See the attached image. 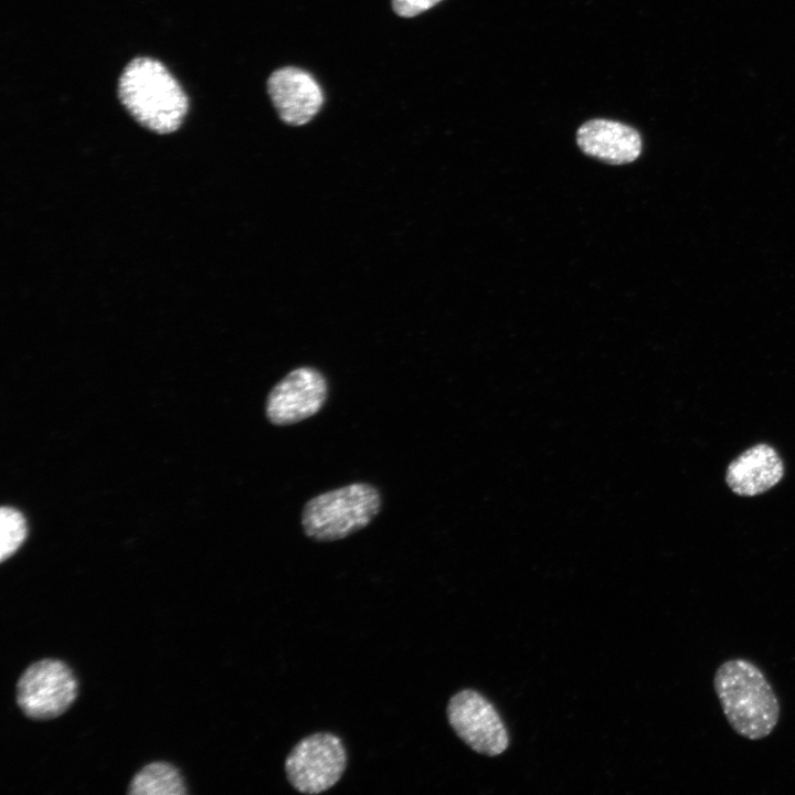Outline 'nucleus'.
Wrapping results in <instances>:
<instances>
[{"instance_id":"nucleus-13","label":"nucleus","mask_w":795,"mask_h":795,"mask_svg":"<svg viewBox=\"0 0 795 795\" xmlns=\"http://www.w3.org/2000/svg\"><path fill=\"white\" fill-rule=\"evenodd\" d=\"M442 0H392L394 12L403 18H412L433 8Z\"/></svg>"},{"instance_id":"nucleus-7","label":"nucleus","mask_w":795,"mask_h":795,"mask_svg":"<svg viewBox=\"0 0 795 795\" xmlns=\"http://www.w3.org/2000/svg\"><path fill=\"white\" fill-rule=\"evenodd\" d=\"M328 381L312 367L289 371L268 392L265 415L276 426L305 421L317 414L328 399Z\"/></svg>"},{"instance_id":"nucleus-8","label":"nucleus","mask_w":795,"mask_h":795,"mask_svg":"<svg viewBox=\"0 0 795 795\" xmlns=\"http://www.w3.org/2000/svg\"><path fill=\"white\" fill-rule=\"evenodd\" d=\"M267 93L280 119L300 126L314 118L324 104L322 91L305 70L285 66L267 80Z\"/></svg>"},{"instance_id":"nucleus-2","label":"nucleus","mask_w":795,"mask_h":795,"mask_svg":"<svg viewBox=\"0 0 795 795\" xmlns=\"http://www.w3.org/2000/svg\"><path fill=\"white\" fill-rule=\"evenodd\" d=\"M713 688L728 723L738 735L757 741L774 731L780 720V701L754 662L744 658L722 662L714 672Z\"/></svg>"},{"instance_id":"nucleus-6","label":"nucleus","mask_w":795,"mask_h":795,"mask_svg":"<svg viewBox=\"0 0 795 795\" xmlns=\"http://www.w3.org/2000/svg\"><path fill=\"white\" fill-rule=\"evenodd\" d=\"M447 718L455 733L477 753L496 756L509 745L499 713L475 690L465 689L454 695L447 706Z\"/></svg>"},{"instance_id":"nucleus-1","label":"nucleus","mask_w":795,"mask_h":795,"mask_svg":"<svg viewBox=\"0 0 795 795\" xmlns=\"http://www.w3.org/2000/svg\"><path fill=\"white\" fill-rule=\"evenodd\" d=\"M117 96L140 126L156 134L178 130L189 110L188 95L178 80L149 56L135 57L125 66Z\"/></svg>"},{"instance_id":"nucleus-3","label":"nucleus","mask_w":795,"mask_h":795,"mask_svg":"<svg viewBox=\"0 0 795 795\" xmlns=\"http://www.w3.org/2000/svg\"><path fill=\"white\" fill-rule=\"evenodd\" d=\"M382 508L380 490L352 483L309 499L300 516L304 533L318 542L344 539L368 527Z\"/></svg>"},{"instance_id":"nucleus-11","label":"nucleus","mask_w":795,"mask_h":795,"mask_svg":"<svg viewBox=\"0 0 795 795\" xmlns=\"http://www.w3.org/2000/svg\"><path fill=\"white\" fill-rule=\"evenodd\" d=\"M128 793L132 795H183L187 794V788L178 768L166 762H152L132 777Z\"/></svg>"},{"instance_id":"nucleus-9","label":"nucleus","mask_w":795,"mask_h":795,"mask_svg":"<svg viewBox=\"0 0 795 795\" xmlns=\"http://www.w3.org/2000/svg\"><path fill=\"white\" fill-rule=\"evenodd\" d=\"M580 149L610 165H624L638 158L642 138L633 127L608 119H591L576 132Z\"/></svg>"},{"instance_id":"nucleus-10","label":"nucleus","mask_w":795,"mask_h":795,"mask_svg":"<svg viewBox=\"0 0 795 795\" xmlns=\"http://www.w3.org/2000/svg\"><path fill=\"white\" fill-rule=\"evenodd\" d=\"M783 475L784 465L777 452L767 444H756L730 463L725 480L736 495L755 496L775 486Z\"/></svg>"},{"instance_id":"nucleus-4","label":"nucleus","mask_w":795,"mask_h":795,"mask_svg":"<svg viewBox=\"0 0 795 795\" xmlns=\"http://www.w3.org/2000/svg\"><path fill=\"white\" fill-rule=\"evenodd\" d=\"M77 695L72 669L57 659L30 665L17 683V703L33 720H49L64 713Z\"/></svg>"},{"instance_id":"nucleus-5","label":"nucleus","mask_w":795,"mask_h":795,"mask_svg":"<svg viewBox=\"0 0 795 795\" xmlns=\"http://www.w3.org/2000/svg\"><path fill=\"white\" fill-rule=\"evenodd\" d=\"M347 753L339 736L315 733L303 739L288 754L285 771L292 786L304 794L331 788L342 776Z\"/></svg>"},{"instance_id":"nucleus-12","label":"nucleus","mask_w":795,"mask_h":795,"mask_svg":"<svg viewBox=\"0 0 795 795\" xmlns=\"http://www.w3.org/2000/svg\"><path fill=\"white\" fill-rule=\"evenodd\" d=\"M26 537V524L23 516L11 507H2L0 511V560L10 558L23 543Z\"/></svg>"}]
</instances>
